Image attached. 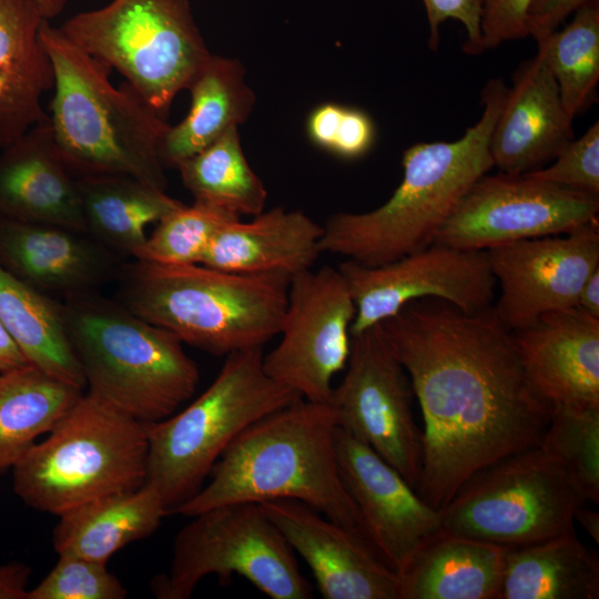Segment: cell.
<instances>
[{
    "mask_svg": "<svg viewBox=\"0 0 599 599\" xmlns=\"http://www.w3.org/2000/svg\"><path fill=\"white\" fill-rule=\"evenodd\" d=\"M423 418L417 494L441 510L477 471L539 445L552 405L494 306L467 313L426 297L379 323Z\"/></svg>",
    "mask_w": 599,
    "mask_h": 599,
    "instance_id": "6da1fadb",
    "label": "cell"
},
{
    "mask_svg": "<svg viewBox=\"0 0 599 599\" xmlns=\"http://www.w3.org/2000/svg\"><path fill=\"white\" fill-rule=\"evenodd\" d=\"M336 427L329 403L304 398L262 417L225 449L210 481L169 515L192 517L226 504L295 499L367 539L341 476Z\"/></svg>",
    "mask_w": 599,
    "mask_h": 599,
    "instance_id": "7a4b0ae2",
    "label": "cell"
},
{
    "mask_svg": "<svg viewBox=\"0 0 599 599\" xmlns=\"http://www.w3.org/2000/svg\"><path fill=\"white\" fill-rule=\"evenodd\" d=\"M507 88L499 78L485 84L483 113L459 139L407 148L403 180L383 205L329 216L323 225L322 252L379 266L434 244L467 191L494 166L490 138Z\"/></svg>",
    "mask_w": 599,
    "mask_h": 599,
    "instance_id": "3957f363",
    "label": "cell"
},
{
    "mask_svg": "<svg viewBox=\"0 0 599 599\" xmlns=\"http://www.w3.org/2000/svg\"><path fill=\"white\" fill-rule=\"evenodd\" d=\"M41 42L53 69L48 121L69 170L83 175L116 174L165 191L159 144L169 124L125 82L115 87L111 69L43 20Z\"/></svg>",
    "mask_w": 599,
    "mask_h": 599,
    "instance_id": "277c9868",
    "label": "cell"
},
{
    "mask_svg": "<svg viewBox=\"0 0 599 599\" xmlns=\"http://www.w3.org/2000/svg\"><path fill=\"white\" fill-rule=\"evenodd\" d=\"M118 301L182 343L216 356L262 347L278 335L291 278L203 264L135 260L120 266Z\"/></svg>",
    "mask_w": 599,
    "mask_h": 599,
    "instance_id": "5b68a950",
    "label": "cell"
},
{
    "mask_svg": "<svg viewBox=\"0 0 599 599\" xmlns=\"http://www.w3.org/2000/svg\"><path fill=\"white\" fill-rule=\"evenodd\" d=\"M94 291L60 303L88 393L143 424L170 417L197 387L196 363L172 333Z\"/></svg>",
    "mask_w": 599,
    "mask_h": 599,
    "instance_id": "8992f818",
    "label": "cell"
},
{
    "mask_svg": "<svg viewBox=\"0 0 599 599\" xmlns=\"http://www.w3.org/2000/svg\"><path fill=\"white\" fill-rule=\"evenodd\" d=\"M48 434L11 468L13 491L35 510L59 517L146 483L145 424L90 393Z\"/></svg>",
    "mask_w": 599,
    "mask_h": 599,
    "instance_id": "52a82bcc",
    "label": "cell"
},
{
    "mask_svg": "<svg viewBox=\"0 0 599 599\" xmlns=\"http://www.w3.org/2000/svg\"><path fill=\"white\" fill-rule=\"evenodd\" d=\"M263 348L232 353L212 384L187 407L145 424L146 483L169 512L204 485L225 449L262 417L302 398L272 379L263 367Z\"/></svg>",
    "mask_w": 599,
    "mask_h": 599,
    "instance_id": "ba28073f",
    "label": "cell"
},
{
    "mask_svg": "<svg viewBox=\"0 0 599 599\" xmlns=\"http://www.w3.org/2000/svg\"><path fill=\"white\" fill-rule=\"evenodd\" d=\"M64 35L111 70L165 119L212 54L190 0H111L70 17Z\"/></svg>",
    "mask_w": 599,
    "mask_h": 599,
    "instance_id": "9c48e42d",
    "label": "cell"
},
{
    "mask_svg": "<svg viewBox=\"0 0 599 599\" xmlns=\"http://www.w3.org/2000/svg\"><path fill=\"white\" fill-rule=\"evenodd\" d=\"M585 498L539 445L474 474L440 510L441 529L506 548L573 529Z\"/></svg>",
    "mask_w": 599,
    "mask_h": 599,
    "instance_id": "30bf717a",
    "label": "cell"
},
{
    "mask_svg": "<svg viewBox=\"0 0 599 599\" xmlns=\"http://www.w3.org/2000/svg\"><path fill=\"white\" fill-rule=\"evenodd\" d=\"M192 518L174 539L167 573L152 582L158 598L187 599L209 575H237L272 599L312 598L295 552L260 504H226Z\"/></svg>",
    "mask_w": 599,
    "mask_h": 599,
    "instance_id": "8fae6325",
    "label": "cell"
},
{
    "mask_svg": "<svg viewBox=\"0 0 599 599\" xmlns=\"http://www.w3.org/2000/svg\"><path fill=\"white\" fill-rule=\"evenodd\" d=\"M346 374L333 389L337 426L373 449L416 487L423 461L414 392L380 325L351 336Z\"/></svg>",
    "mask_w": 599,
    "mask_h": 599,
    "instance_id": "7c38bea8",
    "label": "cell"
},
{
    "mask_svg": "<svg viewBox=\"0 0 599 599\" xmlns=\"http://www.w3.org/2000/svg\"><path fill=\"white\" fill-rule=\"evenodd\" d=\"M356 307L338 268L291 278L278 344L263 355L265 373L306 400L329 403L333 378L346 367Z\"/></svg>",
    "mask_w": 599,
    "mask_h": 599,
    "instance_id": "4fadbf2b",
    "label": "cell"
},
{
    "mask_svg": "<svg viewBox=\"0 0 599 599\" xmlns=\"http://www.w3.org/2000/svg\"><path fill=\"white\" fill-rule=\"evenodd\" d=\"M599 195L499 172L478 179L435 243L469 251L571 233L598 220Z\"/></svg>",
    "mask_w": 599,
    "mask_h": 599,
    "instance_id": "5bb4252c",
    "label": "cell"
},
{
    "mask_svg": "<svg viewBox=\"0 0 599 599\" xmlns=\"http://www.w3.org/2000/svg\"><path fill=\"white\" fill-rule=\"evenodd\" d=\"M337 268L356 307L351 336L426 297L445 300L467 313L483 311L491 306L497 283L487 251L438 243L388 264L366 266L346 260Z\"/></svg>",
    "mask_w": 599,
    "mask_h": 599,
    "instance_id": "9a60e30c",
    "label": "cell"
},
{
    "mask_svg": "<svg viewBox=\"0 0 599 599\" xmlns=\"http://www.w3.org/2000/svg\"><path fill=\"white\" fill-rule=\"evenodd\" d=\"M500 295L494 309L511 332L539 316L577 306L587 278L599 268V225L516 241L487 250Z\"/></svg>",
    "mask_w": 599,
    "mask_h": 599,
    "instance_id": "2e32d148",
    "label": "cell"
},
{
    "mask_svg": "<svg viewBox=\"0 0 599 599\" xmlns=\"http://www.w3.org/2000/svg\"><path fill=\"white\" fill-rule=\"evenodd\" d=\"M335 446L344 485L361 515L365 535L398 575L441 529L440 510L373 449L336 427Z\"/></svg>",
    "mask_w": 599,
    "mask_h": 599,
    "instance_id": "e0dca14e",
    "label": "cell"
},
{
    "mask_svg": "<svg viewBox=\"0 0 599 599\" xmlns=\"http://www.w3.org/2000/svg\"><path fill=\"white\" fill-rule=\"evenodd\" d=\"M325 599H399L400 577L359 532L295 499L260 504Z\"/></svg>",
    "mask_w": 599,
    "mask_h": 599,
    "instance_id": "ac0fdd59",
    "label": "cell"
},
{
    "mask_svg": "<svg viewBox=\"0 0 599 599\" xmlns=\"http://www.w3.org/2000/svg\"><path fill=\"white\" fill-rule=\"evenodd\" d=\"M556 81L537 53L511 78L490 138L493 165L525 174L544 167L575 138Z\"/></svg>",
    "mask_w": 599,
    "mask_h": 599,
    "instance_id": "d6986e66",
    "label": "cell"
},
{
    "mask_svg": "<svg viewBox=\"0 0 599 599\" xmlns=\"http://www.w3.org/2000/svg\"><path fill=\"white\" fill-rule=\"evenodd\" d=\"M536 388L551 405L599 406V318L578 306L512 332Z\"/></svg>",
    "mask_w": 599,
    "mask_h": 599,
    "instance_id": "ffe728a7",
    "label": "cell"
},
{
    "mask_svg": "<svg viewBox=\"0 0 599 599\" xmlns=\"http://www.w3.org/2000/svg\"><path fill=\"white\" fill-rule=\"evenodd\" d=\"M114 254L88 233L0 216V265L45 294L95 290L118 274Z\"/></svg>",
    "mask_w": 599,
    "mask_h": 599,
    "instance_id": "44dd1931",
    "label": "cell"
},
{
    "mask_svg": "<svg viewBox=\"0 0 599 599\" xmlns=\"http://www.w3.org/2000/svg\"><path fill=\"white\" fill-rule=\"evenodd\" d=\"M0 216L87 233L77 176L61 158L48 119L0 150Z\"/></svg>",
    "mask_w": 599,
    "mask_h": 599,
    "instance_id": "7402d4cb",
    "label": "cell"
},
{
    "mask_svg": "<svg viewBox=\"0 0 599 599\" xmlns=\"http://www.w3.org/2000/svg\"><path fill=\"white\" fill-rule=\"evenodd\" d=\"M323 225L300 210L274 207L251 221H227L201 264L238 274L293 276L311 270L323 253Z\"/></svg>",
    "mask_w": 599,
    "mask_h": 599,
    "instance_id": "603a6c76",
    "label": "cell"
},
{
    "mask_svg": "<svg viewBox=\"0 0 599 599\" xmlns=\"http://www.w3.org/2000/svg\"><path fill=\"white\" fill-rule=\"evenodd\" d=\"M43 20L34 0H0V150L48 119L42 98L53 69L40 39Z\"/></svg>",
    "mask_w": 599,
    "mask_h": 599,
    "instance_id": "cb8c5ba5",
    "label": "cell"
},
{
    "mask_svg": "<svg viewBox=\"0 0 599 599\" xmlns=\"http://www.w3.org/2000/svg\"><path fill=\"white\" fill-rule=\"evenodd\" d=\"M506 549L440 529L399 575V599H497Z\"/></svg>",
    "mask_w": 599,
    "mask_h": 599,
    "instance_id": "d4e9b609",
    "label": "cell"
},
{
    "mask_svg": "<svg viewBox=\"0 0 599 599\" xmlns=\"http://www.w3.org/2000/svg\"><path fill=\"white\" fill-rule=\"evenodd\" d=\"M186 90L191 95L187 114L176 125L167 126L159 144L164 167H177L227 129L238 126L255 103L241 62L220 55L207 58Z\"/></svg>",
    "mask_w": 599,
    "mask_h": 599,
    "instance_id": "484cf974",
    "label": "cell"
},
{
    "mask_svg": "<svg viewBox=\"0 0 599 599\" xmlns=\"http://www.w3.org/2000/svg\"><path fill=\"white\" fill-rule=\"evenodd\" d=\"M167 516L160 493L142 487L89 501L59 516L52 541L58 555L101 562L126 545L152 535Z\"/></svg>",
    "mask_w": 599,
    "mask_h": 599,
    "instance_id": "4316f807",
    "label": "cell"
},
{
    "mask_svg": "<svg viewBox=\"0 0 599 599\" xmlns=\"http://www.w3.org/2000/svg\"><path fill=\"white\" fill-rule=\"evenodd\" d=\"M599 557L569 530L506 549L497 599H598Z\"/></svg>",
    "mask_w": 599,
    "mask_h": 599,
    "instance_id": "83f0119b",
    "label": "cell"
},
{
    "mask_svg": "<svg viewBox=\"0 0 599 599\" xmlns=\"http://www.w3.org/2000/svg\"><path fill=\"white\" fill-rule=\"evenodd\" d=\"M87 233L115 254L133 255L146 229L182 202L128 175L77 177Z\"/></svg>",
    "mask_w": 599,
    "mask_h": 599,
    "instance_id": "f1b7e54d",
    "label": "cell"
},
{
    "mask_svg": "<svg viewBox=\"0 0 599 599\" xmlns=\"http://www.w3.org/2000/svg\"><path fill=\"white\" fill-rule=\"evenodd\" d=\"M32 364L0 373V473L11 469L83 395Z\"/></svg>",
    "mask_w": 599,
    "mask_h": 599,
    "instance_id": "f546056e",
    "label": "cell"
},
{
    "mask_svg": "<svg viewBox=\"0 0 599 599\" xmlns=\"http://www.w3.org/2000/svg\"><path fill=\"white\" fill-rule=\"evenodd\" d=\"M0 323L29 364L84 389L85 379L67 336L60 303L1 265Z\"/></svg>",
    "mask_w": 599,
    "mask_h": 599,
    "instance_id": "4dcf8cb0",
    "label": "cell"
},
{
    "mask_svg": "<svg viewBox=\"0 0 599 599\" xmlns=\"http://www.w3.org/2000/svg\"><path fill=\"white\" fill-rule=\"evenodd\" d=\"M176 169L194 201L238 217L264 211L267 191L243 153L237 126L227 129Z\"/></svg>",
    "mask_w": 599,
    "mask_h": 599,
    "instance_id": "1f68e13d",
    "label": "cell"
},
{
    "mask_svg": "<svg viewBox=\"0 0 599 599\" xmlns=\"http://www.w3.org/2000/svg\"><path fill=\"white\" fill-rule=\"evenodd\" d=\"M537 53L552 74L571 119L597 99L599 81V1L576 13L562 29L537 41Z\"/></svg>",
    "mask_w": 599,
    "mask_h": 599,
    "instance_id": "d6a6232c",
    "label": "cell"
},
{
    "mask_svg": "<svg viewBox=\"0 0 599 599\" xmlns=\"http://www.w3.org/2000/svg\"><path fill=\"white\" fill-rule=\"evenodd\" d=\"M539 446L561 466L586 501L599 502V406L552 405Z\"/></svg>",
    "mask_w": 599,
    "mask_h": 599,
    "instance_id": "836d02e7",
    "label": "cell"
},
{
    "mask_svg": "<svg viewBox=\"0 0 599 599\" xmlns=\"http://www.w3.org/2000/svg\"><path fill=\"white\" fill-rule=\"evenodd\" d=\"M233 219L240 217L207 203H181L156 223L132 256L164 265L201 264L214 235Z\"/></svg>",
    "mask_w": 599,
    "mask_h": 599,
    "instance_id": "e575fe53",
    "label": "cell"
},
{
    "mask_svg": "<svg viewBox=\"0 0 599 599\" xmlns=\"http://www.w3.org/2000/svg\"><path fill=\"white\" fill-rule=\"evenodd\" d=\"M128 590L106 568V562L59 555L50 572L32 589L27 599H124Z\"/></svg>",
    "mask_w": 599,
    "mask_h": 599,
    "instance_id": "d590c367",
    "label": "cell"
},
{
    "mask_svg": "<svg viewBox=\"0 0 599 599\" xmlns=\"http://www.w3.org/2000/svg\"><path fill=\"white\" fill-rule=\"evenodd\" d=\"M567 189L599 195V122L573 138L552 164L525 173Z\"/></svg>",
    "mask_w": 599,
    "mask_h": 599,
    "instance_id": "8d00e7d4",
    "label": "cell"
},
{
    "mask_svg": "<svg viewBox=\"0 0 599 599\" xmlns=\"http://www.w3.org/2000/svg\"><path fill=\"white\" fill-rule=\"evenodd\" d=\"M429 26L428 44L436 51L439 44V29L447 20L460 22L466 31L463 51L480 54V21L483 0H422Z\"/></svg>",
    "mask_w": 599,
    "mask_h": 599,
    "instance_id": "74e56055",
    "label": "cell"
},
{
    "mask_svg": "<svg viewBox=\"0 0 599 599\" xmlns=\"http://www.w3.org/2000/svg\"><path fill=\"white\" fill-rule=\"evenodd\" d=\"M531 0H483L480 53L528 37L527 10Z\"/></svg>",
    "mask_w": 599,
    "mask_h": 599,
    "instance_id": "f35d334b",
    "label": "cell"
},
{
    "mask_svg": "<svg viewBox=\"0 0 599 599\" xmlns=\"http://www.w3.org/2000/svg\"><path fill=\"white\" fill-rule=\"evenodd\" d=\"M375 140L372 119L362 110L343 106L329 152L343 159L366 154Z\"/></svg>",
    "mask_w": 599,
    "mask_h": 599,
    "instance_id": "ab89813d",
    "label": "cell"
},
{
    "mask_svg": "<svg viewBox=\"0 0 599 599\" xmlns=\"http://www.w3.org/2000/svg\"><path fill=\"white\" fill-rule=\"evenodd\" d=\"M599 0H531L527 10V32L539 41L581 8Z\"/></svg>",
    "mask_w": 599,
    "mask_h": 599,
    "instance_id": "60d3db41",
    "label": "cell"
},
{
    "mask_svg": "<svg viewBox=\"0 0 599 599\" xmlns=\"http://www.w3.org/2000/svg\"><path fill=\"white\" fill-rule=\"evenodd\" d=\"M342 111L341 104L324 103L309 113L306 131L315 145L329 152Z\"/></svg>",
    "mask_w": 599,
    "mask_h": 599,
    "instance_id": "b9f144b4",
    "label": "cell"
},
{
    "mask_svg": "<svg viewBox=\"0 0 599 599\" xmlns=\"http://www.w3.org/2000/svg\"><path fill=\"white\" fill-rule=\"evenodd\" d=\"M31 568L21 561L0 566V599H27Z\"/></svg>",
    "mask_w": 599,
    "mask_h": 599,
    "instance_id": "7bdbcfd3",
    "label": "cell"
},
{
    "mask_svg": "<svg viewBox=\"0 0 599 599\" xmlns=\"http://www.w3.org/2000/svg\"><path fill=\"white\" fill-rule=\"evenodd\" d=\"M24 364H28V361L0 323V373Z\"/></svg>",
    "mask_w": 599,
    "mask_h": 599,
    "instance_id": "ee69618b",
    "label": "cell"
},
{
    "mask_svg": "<svg viewBox=\"0 0 599 599\" xmlns=\"http://www.w3.org/2000/svg\"><path fill=\"white\" fill-rule=\"evenodd\" d=\"M577 306L599 318V268L585 282L578 297Z\"/></svg>",
    "mask_w": 599,
    "mask_h": 599,
    "instance_id": "f6af8a7d",
    "label": "cell"
},
{
    "mask_svg": "<svg viewBox=\"0 0 599 599\" xmlns=\"http://www.w3.org/2000/svg\"><path fill=\"white\" fill-rule=\"evenodd\" d=\"M573 519L583 527L596 544H599V514L597 511L581 505L577 508Z\"/></svg>",
    "mask_w": 599,
    "mask_h": 599,
    "instance_id": "bcb514c9",
    "label": "cell"
},
{
    "mask_svg": "<svg viewBox=\"0 0 599 599\" xmlns=\"http://www.w3.org/2000/svg\"><path fill=\"white\" fill-rule=\"evenodd\" d=\"M34 2L37 3L42 17L50 21L63 12L69 0H34Z\"/></svg>",
    "mask_w": 599,
    "mask_h": 599,
    "instance_id": "7dc6e473",
    "label": "cell"
}]
</instances>
